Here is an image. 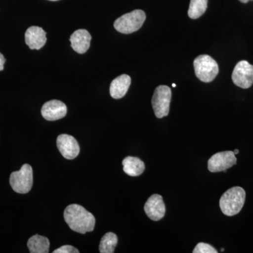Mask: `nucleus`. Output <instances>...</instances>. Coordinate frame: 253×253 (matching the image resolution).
Masks as SVG:
<instances>
[{"instance_id":"nucleus-18","label":"nucleus","mask_w":253,"mask_h":253,"mask_svg":"<svg viewBox=\"0 0 253 253\" xmlns=\"http://www.w3.org/2000/svg\"><path fill=\"white\" fill-rule=\"evenodd\" d=\"M208 0H191L188 15L192 19H197L206 12Z\"/></svg>"},{"instance_id":"nucleus-1","label":"nucleus","mask_w":253,"mask_h":253,"mask_svg":"<svg viewBox=\"0 0 253 253\" xmlns=\"http://www.w3.org/2000/svg\"><path fill=\"white\" fill-rule=\"evenodd\" d=\"M63 216L69 227L76 232L84 234L94 230L96 223L94 216L80 205L68 206Z\"/></svg>"},{"instance_id":"nucleus-11","label":"nucleus","mask_w":253,"mask_h":253,"mask_svg":"<svg viewBox=\"0 0 253 253\" xmlns=\"http://www.w3.org/2000/svg\"><path fill=\"white\" fill-rule=\"evenodd\" d=\"M144 211L151 220L159 221L163 219L166 214V206L162 196L159 194L152 195L145 204Z\"/></svg>"},{"instance_id":"nucleus-24","label":"nucleus","mask_w":253,"mask_h":253,"mask_svg":"<svg viewBox=\"0 0 253 253\" xmlns=\"http://www.w3.org/2000/svg\"><path fill=\"white\" fill-rule=\"evenodd\" d=\"M173 87H176V84H172Z\"/></svg>"},{"instance_id":"nucleus-10","label":"nucleus","mask_w":253,"mask_h":253,"mask_svg":"<svg viewBox=\"0 0 253 253\" xmlns=\"http://www.w3.org/2000/svg\"><path fill=\"white\" fill-rule=\"evenodd\" d=\"M41 113L42 117L46 121H58L66 116L67 107L62 101L51 100L43 105Z\"/></svg>"},{"instance_id":"nucleus-22","label":"nucleus","mask_w":253,"mask_h":253,"mask_svg":"<svg viewBox=\"0 0 253 253\" xmlns=\"http://www.w3.org/2000/svg\"><path fill=\"white\" fill-rule=\"evenodd\" d=\"M239 1L243 3H247L249 2V1H251V0H239Z\"/></svg>"},{"instance_id":"nucleus-8","label":"nucleus","mask_w":253,"mask_h":253,"mask_svg":"<svg viewBox=\"0 0 253 253\" xmlns=\"http://www.w3.org/2000/svg\"><path fill=\"white\" fill-rule=\"evenodd\" d=\"M234 84L243 89H249L253 84V66L247 61H239L232 73Z\"/></svg>"},{"instance_id":"nucleus-21","label":"nucleus","mask_w":253,"mask_h":253,"mask_svg":"<svg viewBox=\"0 0 253 253\" xmlns=\"http://www.w3.org/2000/svg\"><path fill=\"white\" fill-rule=\"evenodd\" d=\"M5 61H6V59H5L4 56L0 53V71L4 70Z\"/></svg>"},{"instance_id":"nucleus-6","label":"nucleus","mask_w":253,"mask_h":253,"mask_svg":"<svg viewBox=\"0 0 253 253\" xmlns=\"http://www.w3.org/2000/svg\"><path fill=\"white\" fill-rule=\"evenodd\" d=\"M171 97L172 91L169 86L160 85L156 88L151 103L156 117L162 118L169 114Z\"/></svg>"},{"instance_id":"nucleus-14","label":"nucleus","mask_w":253,"mask_h":253,"mask_svg":"<svg viewBox=\"0 0 253 253\" xmlns=\"http://www.w3.org/2000/svg\"><path fill=\"white\" fill-rule=\"evenodd\" d=\"M131 84V78L123 74L113 80L110 86V94L113 99H119L124 97Z\"/></svg>"},{"instance_id":"nucleus-9","label":"nucleus","mask_w":253,"mask_h":253,"mask_svg":"<svg viewBox=\"0 0 253 253\" xmlns=\"http://www.w3.org/2000/svg\"><path fill=\"white\" fill-rule=\"evenodd\" d=\"M56 145L60 153L66 159H74L80 154L79 144L73 136L61 134L57 137Z\"/></svg>"},{"instance_id":"nucleus-23","label":"nucleus","mask_w":253,"mask_h":253,"mask_svg":"<svg viewBox=\"0 0 253 253\" xmlns=\"http://www.w3.org/2000/svg\"><path fill=\"white\" fill-rule=\"evenodd\" d=\"M234 153L235 154V155L238 154L239 153V151L238 149H235L234 150Z\"/></svg>"},{"instance_id":"nucleus-7","label":"nucleus","mask_w":253,"mask_h":253,"mask_svg":"<svg viewBox=\"0 0 253 253\" xmlns=\"http://www.w3.org/2000/svg\"><path fill=\"white\" fill-rule=\"evenodd\" d=\"M237 163L234 151H226L213 155L208 162V170L211 172L226 171Z\"/></svg>"},{"instance_id":"nucleus-13","label":"nucleus","mask_w":253,"mask_h":253,"mask_svg":"<svg viewBox=\"0 0 253 253\" xmlns=\"http://www.w3.org/2000/svg\"><path fill=\"white\" fill-rule=\"evenodd\" d=\"M91 36L86 30H77L71 35L70 42L71 46L78 54H84L90 46Z\"/></svg>"},{"instance_id":"nucleus-3","label":"nucleus","mask_w":253,"mask_h":253,"mask_svg":"<svg viewBox=\"0 0 253 253\" xmlns=\"http://www.w3.org/2000/svg\"><path fill=\"white\" fill-rule=\"evenodd\" d=\"M146 18L144 11L140 9L134 10L116 19L114 22V28L119 33L131 34L140 29Z\"/></svg>"},{"instance_id":"nucleus-25","label":"nucleus","mask_w":253,"mask_h":253,"mask_svg":"<svg viewBox=\"0 0 253 253\" xmlns=\"http://www.w3.org/2000/svg\"><path fill=\"white\" fill-rule=\"evenodd\" d=\"M49 1H59V0H49Z\"/></svg>"},{"instance_id":"nucleus-16","label":"nucleus","mask_w":253,"mask_h":253,"mask_svg":"<svg viewBox=\"0 0 253 253\" xmlns=\"http://www.w3.org/2000/svg\"><path fill=\"white\" fill-rule=\"evenodd\" d=\"M27 245L30 253H47L49 251V239L39 234L30 238Z\"/></svg>"},{"instance_id":"nucleus-5","label":"nucleus","mask_w":253,"mask_h":253,"mask_svg":"<svg viewBox=\"0 0 253 253\" xmlns=\"http://www.w3.org/2000/svg\"><path fill=\"white\" fill-rule=\"evenodd\" d=\"M9 183L15 192L27 194L31 191L33 184V168L30 165H23L19 171L11 173Z\"/></svg>"},{"instance_id":"nucleus-4","label":"nucleus","mask_w":253,"mask_h":253,"mask_svg":"<svg viewBox=\"0 0 253 253\" xmlns=\"http://www.w3.org/2000/svg\"><path fill=\"white\" fill-rule=\"evenodd\" d=\"M196 77L204 83L214 81L219 73V66L211 56L204 54L198 56L194 61Z\"/></svg>"},{"instance_id":"nucleus-20","label":"nucleus","mask_w":253,"mask_h":253,"mask_svg":"<svg viewBox=\"0 0 253 253\" xmlns=\"http://www.w3.org/2000/svg\"><path fill=\"white\" fill-rule=\"evenodd\" d=\"M80 251L77 249L70 245L61 246L59 249L55 250L53 253H79Z\"/></svg>"},{"instance_id":"nucleus-19","label":"nucleus","mask_w":253,"mask_h":253,"mask_svg":"<svg viewBox=\"0 0 253 253\" xmlns=\"http://www.w3.org/2000/svg\"><path fill=\"white\" fill-rule=\"evenodd\" d=\"M217 251L210 244L199 243L196 245L193 253H217Z\"/></svg>"},{"instance_id":"nucleus-17","label":"nucleus","mask_w":253,"mask_h":253,"mask_svg":"<svg viewBox=\"0 0 253 253\" xmlns=\"http://www.w3.org/2000/svg\"><path fill=\"white\" fill-rule=\"evenodd\" d=\"M118 242V236L113 232L106 233L101 240L99 252L101 253H113Z\"/></svg>"},{"instance_id":"nucleus-12","label":"nucleus","mask_w":253,"mask_h":253,"mask_svg":"<svg viewBox=\"0 0 253 253\" xmlns=\"http://www.w3.org/2000/svg\"><path fill=\"white\" fill-rule=\"evenodd\" d=\"M46 32L38 26L28 28L25 34L26 44L31 49H41L46 42Z\"/></svg>"},{"instance_id":"nucleus-2","label":"nucleus","mask_w":253,"mask_h":253,"mask_svg":"<svg viewBox=\"0 0 253 253\" xmlns=\"http://www.w3.org/2000/svg\"><path fill=\"white\" fill-rule=\"evenodd\" d=\"M246 201V191L240 186L231 188L221 196L219 207L223 214L231 217L239 214Z\"/></svg>"},{"instance_id":"nucleus-26","label":"nucleus","mask_w":253,"mask_h":253,"mask_svg":"<svg viewBox=\"0 0 253 253\" xmlns=\"http://www.w3.org/2000/svg\"><path fill=\"white\" fill-rule=\"evenodd\" d=\"M221 252H224V249H221Z\"/></svg>"},{"instance_id":"nucleus-15","label":"nucleus","mask_w":253,"mask_h":253,"mask_svg":"<svg viewBox=\"0 0 253 253\" xmlns=\"http://www.w3.org/2000/svg\"><path fill=\"white\" fill-rule=\"evenodd\" d=\"M123 171L130 176H138L144 172L145 165L139 158L128 156L123 161Z\"/></svg>"}]
</instances>
